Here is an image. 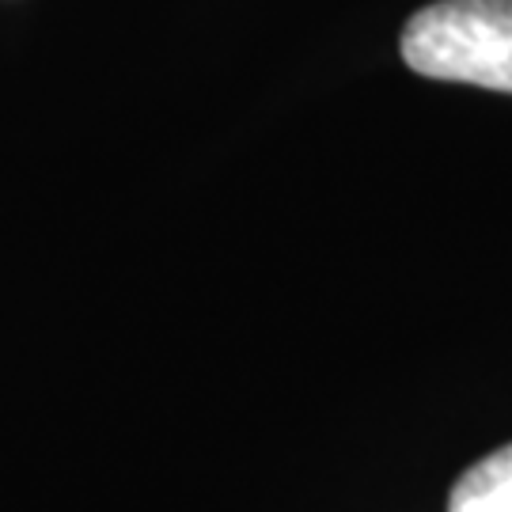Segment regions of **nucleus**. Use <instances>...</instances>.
<instances>
[{
  "label": "nucleus",
  "mask_w": 512,
  "mask_h": 512,
  "mask_svg": "<svg viewBox=\"0 0 512 512\" xmlns=\"http://www.w3.org/2000/svg\"><path fill=\"white\" fill-rule=\"evenodd\" d=\"M403 61L418 76L512 92V0H440L403 27Z\"/></svg>",
  "instance_id": "obj_1"
},
{
  "label": "nucleus",
  "mask_w": 512,
  "mask_h": 512,
  "mask_svg": "<svg viewBox=\"0 0 512 512\" xmlns=\"http://www.w3.org/2000/svg\"><path fill=\"white\" fill-rule=\"evenodd\" d=\"M448 512H512V444L478 459L452 486Z\"/></svg>",
  "instance_id": "obj_2"
}]
</instances>
